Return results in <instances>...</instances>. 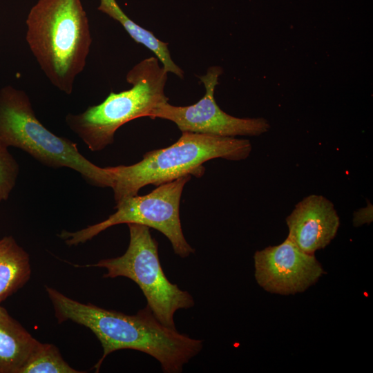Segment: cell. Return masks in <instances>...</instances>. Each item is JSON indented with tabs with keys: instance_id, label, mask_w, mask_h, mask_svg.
Segmentation results:
<instances>
[{
	"instance_id": "obj_1",
	"label": "cell",
	"mask_w": 373,
	"mask_h": 373,
	"mask_svg": "<svg viewBox=\"0 0 373 373\" xmlns=\"http://www.w3.org/2000/svg\"><path fill=\"white\" fill-rule=\"evenodd\" d=\"M59 323L71 321L88 328L98 338L103 354L95 365L98 372L105 358L113 352L135 350L157 360L166 373L181 372L183 366L198 354L203 341L164 325L148 305L136 314L82 303L46 287Z\"/></svg>"
},
{
	"instance_id": "obj_2",
	"label": "cell",
	"mask_w": 373,
	"mask_h": 373,
	"mask_svg": "<svg viewBox=\"0 0 373 373\" xmlns=\"http://www.w3.org/2000/svg\"><path fill=\"white\" fill-rule=\"evenodd\" d=\"M26 39L50 83L70 95L92 44L81 0H38L27 19Z\"/></svg>"
},
{
	"instance_id": "obj_3",
	"label": "cell",
	"mask_w": 373,
	"mask_h": 373,
	"mask_svg": "<svg viewBox=\"0 0 373 373\" xmlns=\"http://www.w3.org/2000/svg\"><path fill=\"white\" fill-rule=\"evenodd\" d=\"M251 144L247 139L182 132L177 142L166 148L146 153L131 165L106 167L113 180L115 204L137 195L147 184L157 186L186 175L200 178L203 164L222 158L240 161L247 158Z\"/></svg>"
},
{
	"instance_id": "obj_4",
	"label": "cell",
	"mask_w": 373,
	"mask_h": 373,
	"mask_svg": "<svg viewBox=\"0 0 373 373\" xmlns=\"http://www.w3.org/2000/svg\"><path fill=\"white\" fill-rule=\"evenodd\" d=\"M157 58L144 59L126 74L132 87L111 92L100 104L78 114L68 113L66 122L92 151H99L114 142L115 133L124 124L149 117L160 104L168 102L164 93L168 73Z\"/></svg>"
},
{
	"instance_id": "obj_5",
	"label": "cell",
	"mask_w": 373,
	"mask_h": 373,
	"mask_svg": "<svg viewBox=\"0 0 373 373\" xmlns=\"http://www.w3.org/2000/svg\"><path fill=\"white\" fill-rule=\"evenodd\" d=\"M0 141L7 147L23 150L45 166L70 168L92 186H113L106 168L87 160L76 143L46 128L37 118L26 92L12 86L0 90Z\"/></svg>"
},
{
	"instance_id": "obj_6",
	"label": "cell",
	"mask_w": 373,
	"mask_h": 373,
	"mask_svg": "<svg viewBox=\"0 0 373 373\" xmlns=\"http://www.w3.org/2000/svg\"><path fill=\"white\" fill-rule=\"evenodd\" d=\"M127 225L130 240L125 253L88 266L106 269L104 278L123 276L135 282L156 318L164 325L175 329L174 314L178 309L192 307L194 300L188 291L166 278L159 258L158 243L152 237L150 227L138 224Z\"/></svg>"
},
{
	"instance_id": "obj_7",
	"label": "cell",
	"mask_w": 373,
	"mask_h": 373,
	"mask_svg": "<svg viewBox=\"0 0 373 373\" xmlns=\"http://www.w3.org/2000/svg\"><path fill=\"white\" fill-rule=\"evenodd\" d=\"M186 175L157 186L145 195L127 198L115 205L107 219L76 231L63 230L58 236L69 246L84 243L106 229L119 224H138L153 228L170 241L174 253L186 258L195 249L186 240L180 219V203Z\"/></svg>"
},
{
	"instance_id": "obj_8",
	"label": "cell",
	"mask_w": 373,
	"mask_h": 373,
	"mask_svg": "<svg viewBox=\"0 0 373 373\" xmlns=\"http://www.w3.org/2000/svg\"><path fill=\"white\" fill-rule=\"evenodd\" d=\"M222 69L211 66L200 79L205 88L204 95L195 104L186 106L160 104L151 112V119L162 118L174 122L182 132L222 137L259 136L270 128L265 118H239L224 112L217 104L214 93Z\"/></svg>"
},
{
	"instance_id": "obj_9",
	"label": "cell",
	"mask_w": 373,
	"mask_h": 373,
	"mask_svg": "<svg viewBox=\"0 0 373 373\" xmlns=\"http://www.w3.org/2000/svg\"><path fill=\"white\" fill-rule=\"evenodd\" d=\"M254 277L266 291L280 295L302 293L325 274L314 254H309L289 238L258 250L254 255Z\"/></svg>"
},
{
	"instance_id": "obj_10",
	"label": "cell",
	"mask_w": 373,
	"mask_h": 373,
	"mask_svg": "<svg viewBox=\"0 0 373 373\" xmlns=\"http://www.w3.org/2000/svg\"><path fill=\"white\" fill-rule=\"evenodd\" d=\"M289 238L303 251L314 253L336 236L340 218L333 203L321 195H309L298 202L286 218Z\"/></svg>"
},
{
	"instance_id": "obj_11",
	"label": "cell",
	"mask_w": 373,
	"mask_h": 373,
	"mask_svg": "<svg viewBox=\"0 0 373 373\" xmlns=\"http://www.w3.org/2000/svg\"><path fill=\"white\" fill-rule=\"evenodd\" d=\"M37 341L0 305V373H19Z\"/></svg>"
},
{
	"instance_id": "obj_12",
	"label": "cell",
	"mask_w": 373,
	"mask_h": 373,
	"mask_svg": "<svg viewBox=\"0 0 373 373\" xmlns=\"http://www.w3.org/2000/svg\"><path fill=\"white\" fill-rule=\"evenodd\" d=\"M31 276L30 256L11 236L0 239V303L23 287Z\"/></svg>"
},
{
	"instance_id": "obj_13",
	"label": "cell",
	"mask_w": 373,
	"mask_h": 373,
	"mask_svg": "<svg viewBox=\"0 0 373 373\" xmlns=\"http://www.w3.org/2000/svg\"><path fill=\"white\" fill-rule=\"evenodd\" d=\"M98 10L117 21L137 43L143 44L151 50L167 73L183 77L182 70L172 60L167 43L157 39L155 35L132 21L120 8L115 0H100Z\"/></svg>"
},
{
	"instance_id": "obj_14",
	"label": "cell",
	"mask_w": 373,
	"mask_h": 373,
	"mask_svg": "<svg viewBox=\"0 0 373 373\" xmlns=\"http://www.w3.org/2000/svg\"><path fill=\"white\" fill-rule=\"evenodd\" d=\"M72 367L53 344L37 341L19 373H83Z\"/></svg>"
},
{
	"instance_id": "obj_15",
	"label": "cell",
	"mask_w": 373,
	"mask_h": 373,
	"mask_svg": "<svg viewBox=\"0 0 373 373\" xmlns=\"http://www.w3.org/2000/svg\"><path fill=\"white\" fill-rule=\"evenodd\" d=\"M19 173V165L0 141V203L7 200L14 189Z\"/></svg>"
}]
</instances>
